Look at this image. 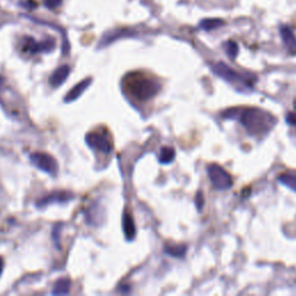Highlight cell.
Wrapping results in <instances>:
<instances>
[{
  "mask_svg": "<svg viewBox=\"0 0 296 296\" xmlns=\"http://www.w3.org/2000/svg\"><path fill=\"white\" fill-rule=\"evenodd\" d=\"M279 180L282 183V184L288 186L289 189L296 191V173L283 174V175L279 177Z\"/></svg>",
  "mask_w": 296,
  "mask_h": 296,
  "instance_id": "cell-17",
  "label": "cell"
},
{
  "mask_svg": "<svg viewBox=\"0 0 296 296\" xmlns=\"http://www.w3.org/2000/svg\"><path fill=\"white\" fill-rule=\"evenodd\" d=\"M129 89L131 94L136 99L140 101H146L158 94L160 90V85L147 78H136L130 82Z\"/></svg>",
  "mask_w": 296,
  "mask_h": 296,
  "instance_id": "cell-3",
  "label": "cell"
},
{
  "mask_svg": "<svg viewBox=\"0 0 296 296\" xmlns=\"http://www.w3.org/2000/svg\"><path fill=\"white\" fill-rule=\"evenodd\" d=\"M196 205H197L198 210L201 211L202 206H204V197H202L201 192H198L197 196H196Z\"/></svg>",
  "mask_w": 296,
  "mask_h": 296,
  "instance_id": "cell-20",
  "label": "cell"
},
{
  "mask_svg": "<svg viewBox=\"0 0 296 296\" xmlns=\"http://www.w3.org/2000/svg\"><path fill=\"white\" fill-rule=\"evenodd\" d=\"M1 85H2V78L0 77V86H1Z\"/></svg>",
  "mask_w": 296,
  "mask_h": 296,
  "instance_id": "cell-23",
  "label": "cell"
},
{
  "mask_svg": "<svg viewBox=\"0 0 296 296\" xmlns=\"http://www.w3.org/2000/svg\"><path fill=\"white\" fill-rule=\"evenodd\" d=\"M90 83H92V79L90 78H88V79L81 81V82L78 83L77 86H74L72 89L68 92V94L66 95V98L64 99L65 102H72L74 101V99H79L81 95H82V93L85 92V90L88 88V87L90 86Z\"/></svg>",
  "mask_w": 296,
  "mask_h": 296,
  "instance_id": "cell-10",
  "label": "cell"
},
{
  "mask_svg": "<svg viewBox=\"0 0 296 296\" xmlns=\"http://www.w3.org/2000/svg\"><path fill=\"white\" fill-rule=\"evenodd\" d=\"M30 161H32L39 169L45 171V173L50 174V175H56V174H57V161H56L51 155L46 154V153H34V154L30 155Z\"/></svg>",
  "mask_w": 296,
  "mask_h": 296,
  "instance_id": "cell-5",
  "label": "cell"
},
{
  "mask_svg": "<svg viewBox=\"0 0 296 296\" xmlns=\"http://www.w3.org/2000/svg\"><path fill=\"white\" fill-rule=\"evenodd\" d=\"M2 269H4V260H2V258L0 257V274L2 273Z\"/></svg>",
  "mask_w": 296,
  "mask_h": 296,
  "instance_id": "cell-22",
  "label": "cell"
},
{
  "mask_svg": "<svg viewBox=\"0 0 296 296\" xmlns=\"http://www.w3.org/2000/svg\"><path fill=\"white\" fill-rule=\"evenodd\" d=\"M226 50H227V54L229 55V57L234 59L236 57V56H237L238 46L235 42H233V40H229V42H227V44H226Z\"/></svg>",
  "mask_w": 296,
  "mask_h": 296,
  "instance_id": "cell-18",
  "label": "cell"
},
{
  "mask_svg": "<svg viewBox=\"0 0 296 296\" xmlns=\"http://www.w3.org/2000/svg\"><path fill=\"white\" fill-rule=\"evenodd\" d=\"M227 118L237 119L251 136H264L276 125V119L270 112L255 108H234L223 112Z\"/></svg>",
  "mask_w": 296,
  "mask_h": 296,
  "instance_id": "cell-1",
  "label": "cell"
},
{
  "mask_svg": "<svg viewBox=\"0 0 296 296\" xmlns=\"http://www.w3.org/2000/svg\"><path fill=\"white\" fill-rule=\"evenodd\" d=\"M280 35L288 51L292 55H296V37L294 33L287 26H282L280 28Z\"/></svg>",
  "mask_w": 296,
  "mask_h": 296,
  "instance_id": "cell-8",
  "label": "cell"
},
{
  "mask_svg": "<svg viewBox=\"0 0 296 296\" xmlns=\"http://www.w3.org/2000/svg\"><path fill=\"white\" fill-rule=\"evenodd\" d=\"M207 173L208 176H210L212 184H213L216 189L223 191V190H228L232 188V177H230L229 174L222 167L217 166V164H211L207 168Z\"/></svg>",
  "mask_w": 296,
  "mask_h": 296,
  "instance_id": "cell-4",
  "label": "cell"
},
{
  "mask_svg": "<svg viewBox=\"0 0 296 296\" xmlns=\"http://www.w3.org/2000/svg\"><path fill=\"white\" fill-rule=\"evenodd\" d=\"M70 280L66 278L63 279H59L57 282L55 283V287L54 291H52V294L54 295H65L68 294V292H70Z\"/></svg>",
  "mask_w": 296,
  "mask_h": 296,
  "instance_id": "cell-14",
  "label": "cell"
},
{
  "mask_svg": "<svg viewBox=\"0 0 296 296\" xmlns=\"http://www.w3.org/2000/svg\"><path fill=\"white\" fill-rule=\"evenodd\" d=\"M123 229L124 234H125L126 238L131 241L136 236V227L135 222H133L132 217L129 213H125L123 217Z\"/></svg>",
  "mask_w": 296,
  "mask_h": 296,
  "instance_id": "cell-12",
  "label": "cell"
},
{
  "mask_svg": "<svg viewBox=\"0 0 296 296\" xmlns=\"http://www.w3.org/2000/svg\"><path fill=\"white\" fill-rule=\"evenodd\" d=\"M175 155H176V152L173 147H163V148H161L160 155H158V161L163 164H168V163H170V162L174 161Z\"/></svg>",
  "mask_w": 296,
  "mask_h": 296,
  "instance_id": "cell-15",
  "label": "cell"
},
{
  "mask_svg": "<svg viewBox=\"0 0 296 296\" xmlns=\"http://www.w3.org/2000/svg\"><path fill=\"white\" fill-rule=\"evenodd\" d=\"M223 21L220 19H206V20H202L199 26L204 30H213L223 26Z\"/></svg>",
  "mask_w": 296,
  "mask_h": 296,
  "instance_id": "cell-16",
  "label": "cell"
},
{
  "mask_svg": "<svg viewBox=\"0 0 296 296\" xmlns=\"http://www.w3.org/2000/svg\"><path fill=\"white\" fill-rule=\"evenodd\" d=\"M86 141L90 147L101 153H104V154H109L112 149L110 141L103 135H101V133H89L86 137Z\"/></svg>",
  "mask_w": 296,
  "mask_h": 296,
  "instance_id": "cell-6",
  "label": "cell"
},
{
  "mask_svg": "<svg viewBox=\"0 0 296 296\" xmlns=\"http://www.w3.org/2000/svg\"><path fill=\"white\" fill-rule=\"evenodd\" d=\"M186 250V245L184 244H178V245H174V244H166L164 245V251L166 254L170 255V256L176 257V258H182L185 256Z\"/></svg>",
  "mask_w": 296,
  "mask_h": 296,
  "instance_id": "cell-13",
  "label": "cell"
},
{
  "mask_svg": "<svg viewBox=\"0 0 296 296\" xmlns=\"http://www.w3.org/2000/svg\"><path fill=\"white\" fill-rule=\"evenodd\" d=\"M24 50L29 54H39V52H50L55 48V42L52 39L44 40V42L37 43L30 37L26 39L24 42Z\"/></svg>",
  "mask_w": 296,
  "mask_h": 296,
  "instance_id": "cell-7",
  "label": "cell"
},
{
  "mask_svg": "<svg viewBox=\"0 0 296 296\" xmlns=\"http://www.w3.org/2000/svg\"><path fill=\"white\" fill-rule=\"evenodd\" d=\"M211 70L213 71V73L221 79L228 81V82L233 83V85L237 86V88L239 89V87L243 86V88L247 89L249 86L251 85V81L249 79H254V78L243 76V74L236 72L235 70H233L232 67H229L228 65H226L224 63H214L211 65Z\"/></svg>",
  "mask_w": 296,
  "mask_h": 296,
  "instance_id": "cell-2",
  "label": "cell"
},
{
  "mask_svg": "<svg viewBox=\"0 0 296 296\" xmlns=\"http://www.w3.org/2000/svg\"><path fill=\"white\" fill-rule=\"evenodd\" d=\"M286 120H287L288 124H292V125H296V114H295V112H291V114H288L287 117H286Z\"/></svg>",
  "mask_w": 296,
  "mask_h": 296,
  "instance_id": "cell-21",
  "label": "cell"
},
{
  "mask_svg": "<svg viewBox=\"0 0 296 296\" xmlns=\"http://www.w3.org/2000/svg\"><path fill=\"white\" fill-rule=\"evenodd\" d=\"M71 72V68L67 65H63L55 71L54 74L50 77V85L52 87H59L63 85V82L68 78V74Z\"/></svg>",
  "mask_w": 296,
  "mask_h": 296,
  "instance_id": "cell-9",
  "label": "cell"
},
{
  "mask_svg": "<svg viewBox=\"0 0 296 296\" xmlns=\"http://www.w3.org/2000/svg\"><path fill=\"white\" fill-rule=\"evenodd\" d=\"M61 1H63V0H44L46 7L51 9L58 7V6L61 4Z\"/></svg>",
  "mask_w": 296,
  "mask_h": 296,
  "instance_id": "cell-19",
  "label": "cell"
},
{
  "mask_svg": "<svg viewBox=\"0 0 296 296\" xmlns=\"http://www.w3.org/2000/svg\"><path fill=\"white\" fill-rule=\"evenodd\" d=\"M71 199H73V195L72 193H67V192H56L52 193V195H50L49 197H45L43 199H40V200L37 202V206H43V205L49 204V202L52 201H68L71 200Z\"/></svg>",
  "mask_w": 296,
  "mask_h": 296,
  "instance_id": "cell-11",
  "label": "cell"
}]
</instances>
